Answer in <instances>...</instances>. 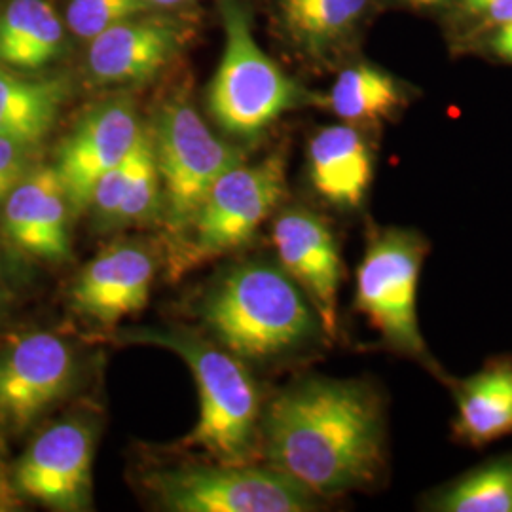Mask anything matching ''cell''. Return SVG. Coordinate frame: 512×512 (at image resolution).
<instances>
[{"label":"cell","instance_id":"cell-20","mask_svg":"<svg viewBox=\"0 0 512 512\" xmlns=\"http://www.w3.org/2000/svg\"><path fill=\"white\" fill-rule=\"evenodd\" d=\"M408 99L410 92L399 78L380 67L357 63L336 76L327 107L349 126H380L404 110Z\"/></svg>","mask_w":512,"mask_h":512},{"label":"cell","instance_id":"cell-10","mask_svg":"<svg viewBox=\"0 0 512 512\" xmlns=\"http://www.w3.org/2000/svg\"><path fill=\"white\" fill-rule=\"evenodd\" d=\"M95 442L97 425L88 416L55 421L18 459L16 492L55 511L90 509Z\"/></svg>","mask_w":512,"mask_h":512},{"label":"cell","instance_id":"cell-15","mask_svg":"<svg viewBox=\"0 0 512 512\" xmlns=\"http://www.w3.org/2000/svg\"><path fill=\"white\" fill-rule=\"evenodd\" d=\"M147 14L124 19L90 40L88 69L97 84L145 82L181 50L183 25Z\"/></svg>","mask_w":512,"mask_h":512},{"label":"cell","instance_id":"cell-17","mask_svg":"<svg viewBox=\"0 0 512 512\" xmlns=\"http://www.w3.org/2000/svg\"><path fill=\"white\" fill-rule=\"evenodd\" d=\"M69 95L67 76L33 78L0 63V137L38 147Z\"/></svg>","mask_w":512,"mask_h":512},{"label":"cell","instance_id":"cell-27","mask_svg":"<svg viewBox=\"0 0 512 512\" xmlns=\"http://www.w3.org/2000/svg\"><path fill=\"white\" fill-rule=\"evenodd\" d=\"M490 50L499 59L512 63V21L495 29L494 35L490 38Z\"/></svg>","mask_w":512,"mask_h":512},{"label":"cell","instance_id":"cell-6","mask_svg":"<svg viewBox=\"0 0 512 512\" xmlns=\"http://www.w3.org/2000/svg\"><path fill=\"white\" fill-rule=\"evenodd\" d=\"M287 192V158L283 152L228 169L184 230L175 264L190 268L243 247L277 211Z\"/></svg>","mask_w":512,"mask_h":512},{"label":"cell","instance_id":"cell-29","mask_svg":"<svg viewBox=\"0 0 512 512\" xmlns=\"http://www.w3.org/2000/svg\"><path fill=\"white\" fill-rule=\"evenodd\" d=\"M147 2L152 8H175V6H181L190 0H147Z\"/></svg>","mask_w":512,"mask_h":512},{"label":"cell","instance_id":"cell-11","mask_svg":"<svg viewBox=\"0 0 512 512\" xmlns=\"http://www.w3.org/2000/svg\"><path fill=\"white\" fill-rule=\"evenodd\" d=\"M141 133L129 97H112L88 110L57 150L55 169L74 215L88 211L99 179L120 164Z\"/></svg>","mask_w":512,"mask_h":512},{"label":"cell","instance_id":"cell-23","mask_svg":"<svg viewBox=\"0 0 512 512\" xmlns=\"http://www.w3.org/2000/svg\"><path fill=\"white\" fill-rule=\"evenodd\" d=\"M444 512H512V456L459 478L433 503Z\"/></svg>","mask_w":512,"mask_h":512},{"label":"cell","instance_id":"cell-22","mask_svg":"<svg viewBox=\"0 0 512 512\" xmlns=\"http://www.w3.org/2000/svg\"><path fill=\"white\" fill-rule=\"evenodd\" d=\"M162 215V179L156 160L152 129L141 128L128 154L122 202L110 230L147 224Z\"/></svg>","mask_w":512,"mask_h":512},{"label":"cell","instance_id":"cell-28","mask_svg":"<svg viewBox=\"0 0 512 512\" xmlns=\"http://www.w3.org/2000/svg\"><path fill=\"white\" fill-rule=\"evenodd\" d=\"M16 488H14V480L12 475L6 473L2 461H0V511H8L12 509V505L16 503Z\"/></svg>","mask_w":512,"mask_h":512},{"label":"cell","instance_id":"cell-2","mask_svg":"<svg viewBox=\"0 0 512 512\" xmlns=\"http://www.w3.org/2000/svg\"><path fill=\"white\" fill-rule=\"evenodd\" d=\"M205 329L241 361H264L306 346L321 321L308 296L279 264H239L209 289L200 306Z\"/></svg>","mask_w":512,"mask_h":512},{"label":"cell","instance_id":"cell-7","mask_svg":"<svg viewBox=\"0 0 512 512\" xmlns=\"http://www.w3.org/2000/svg\"><path fill=\"white\" fill-rule=\"evenodd\" d=\"M162 179V219L183 236L220 177L243 162V152L219 139L190 103L173 99L152 129Z\"/></svg>","mask_w":512,"mask_h":512},{"label":"cell","instance_id":"cell-4","mask_svg":"<svg viewBox=\"0 0 512 512\" xmlns=\"http://www.w3.org/2000/svg\"><path fill=\"white\" fill-rule=\"evenodd\" d=\"M224 54L207 92L209 112L230 135L253 139L285 112L325 105L327 97L302 88L256 44L238 0H220Z\"/></svg>","mask_w":512,"mask_h":512},{"label":"cell","instance_id":"cell-19","mask_svg":"<svg viewBox=\"0 0 512 512\" xmlns=\"http://www.w3.org/2000/svg\"><path fill=\"white\" fill-rule=\"evenodd\" d=\"M65 48V27L48 0H10L0 10V63L19 73L40 71Z\"/></svg>","mask_w":512,"mask_h":512},{"label":"cell","instance_id":"cell-12","mask_svg":"<svg viewBox=\"0 0 512 512\" xmlns=\"http://www.w3.org/2000/svg\"><path fill=\"white\" fill-rule=\"evenodd\" d=\"M279 266L293 277L317 313L323 334L336 338L342 256L329 224L306 207L283 209L272 226Z\"/></svg>","mask_w":512,"mask_h":512},{"label":"cell","instance_id":"cell-26","mask_svg":"<svg viewBox=\"0 0 512 512\" xmlns=\"http://www.w3.org/2000/svg\"><path fill=\"white\" fill-rule=\"evenodd\" d=\"M463 8L471 18L494 29L512 21V0H463Z\"/></svg>","mask_w":512,"mask_h":512},{"label":"cell","instance_id":"cell-31","mask_svg":"<svg viewBox=\"0 0 512 512\" xmlns=\"http://www.w3.org/2000/svg\"><path fill=\"white\" fill-rule=\"evenodd\" d=\"M4 311H6V291H4V287L0 283V319H2Z\"/></svg>","mask_w":512,"mask_h":512},{"label":"cell","instance_id":"cell-9","mask_svg":"<svg viewBox=\"0 0 512 512\" xmlns=\"http://www.w3.org/2000/svg\"><path fill=\"white\" fill-rule=\"evenodd\" d=\"M78 376L76 353L54 332L21 334L0 349V431L18 435L48 414Z\"/></svg>","mask_w":512,"mask_h":512},{"label":"cell","instance_id":"cell-3","mask_svg":"<svg viewBox=\"0 0 512 512\" xmlns=\"http://www.w3.org/2000/svg\"><path fill=\"white\" fill-rule=\"evenodd\" d=\"M118 338L128 344L169 349L194 374L200 416L183 446L202 448L220 463H247L260 425V397L239 357L190 330H126Z\"/></svg>","mask_w":512,"mask_h":512},{"label":"cell","instance_id":"cell-24","mask_svg":"<svg viewBox=\"0 0 512 512\" xmlns=\"http://www.w3.org/2000/svg\"><path fill=\"white\" fill-rule=\"evenodd\" d=\"M150 10L147 0H69L65 19L74 37L90 42L112 25Z\"/></svg>","mask_w":512,"mask_h":512},{"label":"cell","instance_id":"cell-25","mask_svg":"<svg viewBox=\"0 0 512 512\" xmlns=\"http://www.w3.org/2000/svg\"><path fill=\"white\" fill-rule=\"evenodd\" d=\"M37 147L0 137V205L6 200L14 184L35 164Z\"/></svg>","mask_w":512,"mask_h":512},{"label":"cell","instance_id":"cell-16","mask_svg":"<svg viewBox=\"0 0 512 512\" xmlns=\"http://www.w3.org/2000/svg\"><path fill=\"white\" fill-rule=\"evenodd\" d=\"M313 190L330 205L357 209L374 177V156L365 135L349 124L321 128L308 143Z\"/></svg>","mask_w":512,"mask_h":512},{"label":"cell","instance_id":"cell-8","mask_svg":"<svg viewBox=\"0 0 512 512\" xmlns=\"http://www.w3.org/2000/svg\"><path fill=\"white\" fill-rule=\"evenodd\" d=\"M156 501L175 512H306L311 494L291 476L270 467L219 463L158 471L147 478Z\"/></svg>","mask_w":512,"mask_h":512},{"label":"cell","instance_id":"cell-18","mask_svg":"<svg viewBox=\"0 0 512 512\" xmlns=\"http://www.w3.org/2000/svg\"><path fill=\"white\" fill-rule=\"evenodd\" d=\"M372 0H275L281 29L298 52L327 59L361 27Z\"/></svg>","mask_w":512,"mask_h":512},{"label":"cell","instance_id":"cell-14","mask_svg":"<svg viewBox=\"0 0 512 512\" xmlns=\"http://www.w3.org/2000/svg\"><path fill=\"white\" fill-rule=\"evenodd\" d=\"M154 275L156 258L143 243H114L76 275L73 310L97 325H116L147 306Z\"/></svg>","mask_w":512,"mask_h":512},{"label":"cell","instance_id":"cell-5","mask_svg":"<svg viewBox=\"0 0 512 512\" xmlns=\"http://www.w3.org/2000/svg\"><path fill=\"white\" fill-rule=\"evenodd\" d=\"M427 243L414 230L385 228L372 234L357 268L355 308L389 348L429 363L418 321V285Z\"/></svg>","mask_w":512,"mask_h":512},{"label":"cell","instance_id":"cell-30","mask_svg":"<svg viewBox=\"0 0 512 512\" xmlns=\"http://www.w3.org/2000/svg\"><path fill=\"white\" fill-rule=\"evenodd\" d=\"M408 6H414V8H435L442 4L444 0H403Z\"/></svg>","mask_w":512,"mask_h":512},{"label":"cell","instance_id":"cell-1","mask_svg":"<svg viewBox=\"0 0 512 512\" xmlns=\"http://www.w3.org/2000/svg\"><path fill=\"white\" fill-rule=\"evenodd\" d=\"M270 465L311 494L368 488L384 467V416L361 382L310 378L279 393L260 421Z\"/></svg>","mask_w":512,"mask_h":512},{"label":"cell","instance_id":"cell-13","mask_svg":"<svg viewBox=\"0 0 512 512\" xmlns=\"http://www.w3.org/2000/svg\"><path fill=\"white\" fill-rule=\"evenodd\" d=\"M71 213L54 165L33 164L0 205V232L23 255L65 262L71 258Z\"/></svg>","mask_w":512,"mask_h":512},{"label":"cell","instance_id":"cell-21","mask_svg":"<svg viewBox=\"0 0 512 512\" xmlns=\"http://www.w3.org/2000/svg\"><path fill=\"white\" fill-rule=\"evenodd\" d=\"M456 399L459 439L486 446L512 435V366H494L465 380Z\"/></svg>","mask_w":512,"mask_h":512}]
</instances>
